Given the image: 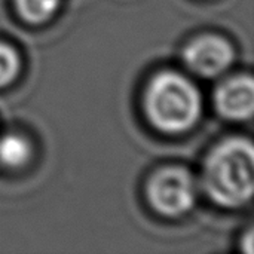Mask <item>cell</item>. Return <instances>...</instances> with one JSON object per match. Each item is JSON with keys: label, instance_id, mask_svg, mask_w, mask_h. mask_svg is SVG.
<instances>
[{"label": "cell", "instance_id": "1", "mask_svg": "<svg viewBox=\"0 0 254 254\" xmlns=\"http://www.w3.org/2000/svg\"><path fill=\"white\" fill-rule=\"evenodd\" d=\"M253 144L246 138L220 143L207 158L202 173L204 189L223 207H240L253 195Z\"/></svg>", "mask_w": 254, "mask_h": 254}, {"label": "cell", "instance_id": "2", "mask_svg": "<svg viewBox=\"0 0 254 254\" xmlns=\"http://www.w3.org/2000/svg\"><path fill=\"white\" fill-rule=\"evenodd\" d=\"M150 122L164 132H183L201 116L202 100L196 86L182 74L165 71L149 83L144 98Z\"/></svg>", "mask_w": 254, "mask_h": 254}, {"label": "cell", "instance_id": "3", "mask_svg": "<svg viewBox=\"0 0 254 254\" xmlns=\"http://www.w3.org/2000/svg\"><path fill=\"white\" fill-rule=\"evenodd\" d=\"M147 198L158 213L168 217L180 216L195 202L193 179L183 168L161 170L149 182Z\"/></svg>", "mask_w": 254, "mask_h": 254}, {"label": "cell", "instance_id": "4", "mask_svg": "<svg viewBox=\"0 0 254 254\" xmlns=\"http://www.w3.org/2000/svg\"><path fill=\"white\" fill-rule=\"evenodd\" d=\"M183 57L190 70L204 77H214L232 64L234 49L219 36H202L186 46Z\"/></svg>", "mask_w": 254, "mask_h": 254}, {"label": "cell", "instance_id": "5", "mask_svg": "<svg viewBox=\"0 0 254 254\" xmlns=\"http://www.w3.org/2000/svg\"><path fill=\"white\" fill-rule=\"evenodd\" d=\"M217 112L232 121L252 118L254 110V83L250 76H240L222 83L214 94Z\"/></svg>", "mask_w": 254, "mask_h": 254}, {"label": "cell", "instance_id": "6", "mask_svg": "<svg viewBox=\"0 0 254 254\" xmlns=\"http://www.w3.org/2000/svg\"><path fill=\"white\" fill-rule=\"evenodd\" d=\"M31 156L30 143L16 134H7L0 138V162L9 168H19Z\"/></svg>", "mask_w": 254, "mask_h": 254}, {"label": "cell", "instance_id": "7", "mask_svg": "<svg viewBox=\"0 0 254 254\" xmlns=\"http://www.w3.org/2000/svg\"><path fill=\"white\" fill-rule=\"evenodd\" d=\"M19 15L33 24L49 19L58 9L60 0H15Z\"/></svg>", "mask_w": 254, "mask_h": 254}, {"label": "cell", "instance_id": "8", "mask_svg": "<svg viewBox=\"0 0 254 254\" xmlns=\"http://www.w3.org/2000/svg\"><path fill=\"white\" fill-rule=\"evenodd\" d=\"M19 70V60L16 52L4 45L0 43V86L10 83Z\"/></svg>", "mask_w": 254, "mask_h": 254}, {"label": "cell", "instance_id": "9", "mask_svg": "<svg viewBox=\"0 0 254 254\" xmlns=\"http://www.w3.org/2000/svg\"><path fill=\"white\" fill-rule=\"evenodd\" d=\"M246 244H247V252H249V253H253V234H252V232L247 235Z\"/></svg>", "mask_w": 254, "mask_h": 254}]
</instances>
